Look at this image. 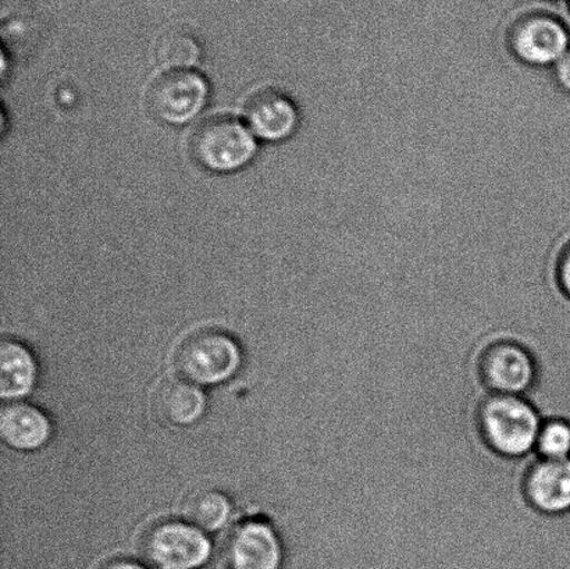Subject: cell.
<instances>
[{
    "instance_id": "3957f363",
    "label": "cell",
    "mask_w": 570,
    "mask_h": 569,
    "mask_svg": "<svg viewBox=\"0 0 570 569\" xmlns=\"http://www.w3.org/2000/svg\"><path fill=\"white\" fill-rule=\"evenodd\" d=\"M209 97V82L200 72L171 70L149 88L148 108L160 122L184 126L204 110Z\"/></svg>"
},
{
    "instance_id": "8fae6325",
    "label": "cell",
    "mask_w": 570,
    "mask_h": 569,
    "mask_svg": "<svg viewBox=\"0 0 570 569\" xmlns=\"http://www.w3.org/2000/svg\"><path fill=\"white\" fill-rule=\"evenodd\" d=\"M4 442L17 450H37L48 442L50 423L41 411L27 404L6 405L0 415Z\"/></svg>"
},
{
    "instance_id": "277c9868",
    "label": "cell",
    "mask_w": 570,
    "mask_h": 569,
    "mask_svg": "<svg viewBox=\"0 0 570 569\" xmlns=\"http://www.w3.org/2000/svg\"><path fill=\"white\" fill-rule=\"evenodd\" d=\"M242 364V351L227 334L206 331L194 334L177 354V367L189 382L216 384L227 381Z\"/></svg>"
},
{
    "instance_id": "4fadbf2b",
    "label": "cell",
    "mask_w": 570,
    "mask_h": 569,
    "mask_svg": "<svg viewBox=\"0 0 570 569\" xmlns=\"http://www.w3.org/2000/svg\"><path fill=\"white\" fill-rule=\"evenodd\" d=\"M37 379V365L30 351L16 342L0 347V393L3 399H20L31 392Z\"/></svg>"
},
{
    "instance_id": "5b68a950",
    "label": "cell",
    "mask_w": 570,
    "mask_h": 569,
    "mask_svg": "<svg viewBox=\"0 0 570 569\" xmlns=\"http://www.w3.org/2000/svg\"><path fill=\"white\" fill-rule=\"evenodd\" d=\"M144 555L158 569H193L209 559L210 543L187 523L164 522L148 532Z\"/></svg>"
},
{
    "instance_id": "ac0fdd59",
    "label": "cell",
    "mask_w": 570,
    "mask_h": 569,
    "mask_svg": "<svg viewBox=\"0 0 570 569\" xmlns=\"http://www.w3.org/2000/svg\"><path fill=\"white\" fill-rule=\"evenodd\" d=\"M554 67L558 86L570 94V49Z\"/></svg>"
},
{
    "instance_id": "d6986e66",
    "label": "cell",
    "mask_w": 570,
    "mask_h": 569,
    "mask_svg": "<svg viewBox=\"0 0 570 569\" xmlns=\"http://www.w3.org/2000/svg\"><path fill=\"white\" fill-rule=\"evenodd\" d=\"M105 569H145V568L136 565V562L116 561V562H114V565H109Z\"/></svg>"
},
{
    "instance_id": "e0dca14e",
    "label": "cell",
    "mask_w": 570,
    "mask_h": 569,
    "mask_svg": "<svg viewBox=\"0 0 570 569\" xmlns=\"http://www.w3.org/2000/svg\"><path fill=\"white\" fill-rule=\"evenodd\" d=\"M557 283L563 297L570 301V242L563 248L557 266Z\"/></svg>"
},
{
    "instance_id": "7c38bea8",
    "label": "cell",
    "mask_w": 570,
    "mask_h": 569,
    "mask_svg": "<svg viewBox=\"0 0 570 569\" xmlns=\"http://www.w3.org/2000/svg\"><path fill=\"white\" fill-rule=\"evenodd\" d=\"M205 394L191 383L166 382L156 394V414L161 421L175 426L193 425L204 415Z\"/></svg>"
},
{
    "instance_id": "ffe728a7",
    "label": "cell",
    "mask_w": 570,
    "mask_h": 569,
    "mask_svg": "<svg viewBox=\"0 0 570 569\" xmlns=\"http://www.w3.org/2000/svg\"><path fill=\"white\" fill-rule=\"evenodd\" d=\"M569 8H570V0H569Z\"/></svg>"
},
{
    "instance_id": "9c48e42d",
    "label": "cell",
    "mask_w": 570,
    "mask_h": 569,
    "mask_svg": "<svg viewBox=\"0 0 570 569\" xmlns=\"http://www.w3.org/2000/svg\"><path fill=\"white\" fill-rule=\"evenodd\" d=\"M524 493L541 514H570V459L541 460L538 457L524 479Z\"/></svg>"
},
{
    "instance_id": "6da1fadb",
    "label": "cell",
    "mask_w": 570,
    "mask_h": 569,
    "mask_svg": "<svg viewBox=\"0 0 570 569\" xmlns=\"http://www.w3.org/2000/svg\"><path fill=\"white\" fill-rule=\"evenodd\" d=\"M543 418L527 398L490 394L479 412L483 438L497 454L523 460L535 454Z\"/></svg>"
},
{
    "instance_id": "30bf717a",
    "label": "cell",
    "mask_w": 570,
    "mask_h": 569,
    "mask_svg": "<svg viewBox=\"0 0 570 569\" xmlns=\"http://www.w3.org/2000/svg\"><path fill=\"white\" fill-rule=\"evenodd\" d=\"M226 557L230 569H281L283 550L269 526L247 522L228 539Z\"/></svg>"
},
{
    "instance_id": "8992f818",
    "label": "cell",
    "mask_w": 570,
    "mask_h": 569,
    "mask_svg": "<svg viewBox=\"0 0 570 569\" xmlns=\"http://www.w3.org/2000/svg\"><path fill=\"white\" fill-rule=\"evenodd\" d=\"M480 370L491 394L527 398L538 382L533 354L515 342L491 344L483 354Z\"/></svg>"
},
{
    "instance_id": "9a60e30c",
    "label": "cell",
    "mask_w": 570,
    "mask_h": 569,
    "mask_svg": "<svg viewBox=\"0 0 570 569\" xmlns=\"http://www.w3.org/2000/svg\"><path fill=\"white\" fill-rule=\"evenodd\" d=\"M230 501L216 490H200L187 500L184 516L195 526L214 532L225 526L230 517Z\"/></svg>"
},
{
    "instance_id": "7a4b0ae2",
    "label": "cell",
    "mask_w": 570,
    "mask_h": 569,
    "mask_svg": "<svg viewBox=\"0 0 570 569\" xmlns=\"http://www.w3.org/2000/svg\"><path fill=\"white\" fill-rule=\"evenodd\" d=\"M247 125L230 116H216L200 122L189 141L195 161L215 173L244 169L255 158L258 144Z\"/></svg>"
},
{
    "instance_id": "5bb4252c",
    "label": "cell",
    "mask_w": 570,
    "mask_h": 569,
    "mask_svg": "<svg viewBox=\"0 0 570 569\" xmlns=\"http://www.w3.org/2000/svg\"><path fill=\"white\" fill-rule=\"evenodd\" d=\"M203 48L191 32L175 30L161 36L156 45V58L171 70H191L200 60Z\"/></svg>"
},
{
    "instance_id": "ba28073f",
    "label": "cell",
    "mask_w": 570,
    "mask_h": 569,
    "mask_svg": "<svg viewBox=\"0 0 570 569\" xmlns=\"http://www.w3.org/2000/svg\"><path fill=\"white\" fill-rule=\"evenodd\" d=\"M245 122L262 141L282 143L294 136L299 114L287 95L266 88L249 98L245 106Z\"/></svg>"
},
{
    "instance_id": "2e32d148",
    "label": "cell",
    "mask_w": 570,
    "mask_h": 569,
    "mask_svg": "<svg viewBox=\"0 0 570 569\" xmlns=\"http://www.w3.org/2000/svg\"><path fill=\"white\" fill-rule=\"evenodd\" d=\"M535 455L541 460L570 459V421L563 418L544 421L535 444Z\"/></svg>"
},
{
    "instance_id": "52a82bcc",
    "label": "cell",
    "mask_w": 570,
    "mask_h": 569,
    "mask_svg": "<svg viewBox=\"0 0 570 569\" xmlns=\"http://www.w3.org/2000/svg\"><path fill=\"white\" fill-rule=\"evenodd\" d=\"M511 47L529 65L556 66L570 49V32L556 16L532 13L513 27Z\"/></svg>"
}]
</instances>
